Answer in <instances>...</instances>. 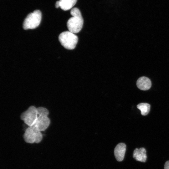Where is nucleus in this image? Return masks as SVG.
<instances>
[{
  "label": "nucleus",
  "mask_w": 169,
  "mask_h": 169,
  "mask_svg": "<svg viewBox=\"0 0 169 169\" xmlns=\"http://www.w3.org/2000/svg\"><path fill=\"white\" fill-rule=\"evenodd\" d=\"M70 13L72 17L67 21V28L69 31L74 33H77L82 28L84 23L83 18L80 11L77 8H73Z\"/></svg>",
  "instance_id": "1"
},
{
  "label": "nucleus",
  "mask_w": 169,
  "mask_h": 169,
  "mask_svg": "<svg viewBox=\"0 0 169 169\" xmlns=\"http://www.w3.org/2000/svg\"><path fill=\"white\" fill-rule=\"evenodd\" d=\"M58 38L61 44L65 49L69 50L74 49L78 42L77 36L69 31L62 32L59 35Z\"/></svg>",
  "instance_id": "2"
},
{
  "label": "nucleus",
  "mask_w": 169,
  "mask_h": 169,
  "mask_svg": "<svg viewBox=\"0 0 169 169\" xmlns=\"http://www.w3.org/2000/svg\"><path fill=\"white\" fill-rule=\"evenodd\" d=\"M41 18L42 13L39 10H36L29 13L23 21V28L28 30L36 28L40 24Z\"/></svg>",
  "instance_id": "3"
},
{
  "label": "nucleus",
  "mask_w": 169,
  "mask_h": 169,
  "mask_svg": "<svg viewBox=\"0 0 169 169\" xmlns=\"http://www.w3.org/2000/svg\"><path fill=\"white\" fill-rule=\"evenodd\" d=\"M20 119L28 126H31L35 124L38 118L37 108L31 106L20 115Z\"/></svg>",
  "instance_id": "4"
},
{
  "label": "nucleus",
  "mask_w": 169,
  "mask_h": 169,
  "mask_svg": "<svg viewBox=\"0 0 169 169\" xmlns=\"http://www.w3.org/2000/svg\"><path fill=\"white\" fill-rule=\"evenodd\" d=\"M50 123L48 116H38L35 126L40 131L45 130L49 126Z\"/></svg>",
  "instance_id": "5"
},
{
  "label": "nucleus",
  "mask_w": 169,
  "mask_h": 169,
  "mask_svg": "<svg viewBox=\"0 0 169 169\" xmlns=\"http://www.w3.org/2000/svg\"><path fill=\"white\" fill-rule=\"evenodd\" d=\"M126 146L125 144L120 143L118 144L114 150V155L116 160L122 161L124 159L126 151Z\"/></svg>",
  "instance_id": "6"
},
{
  "label": "nucleus",
  "mask_w": 169,
  "mask_h": 169,
  "mask_svg": "<svg viewBox=\"0 0 169 169\" xmlns=\"http://www.w3.org/2000/svg\"><path fill=\"white\" fill-rule=\"evenodd\" d=\"M137 87L143 90H146L150 88L151 85V80L147 77L142 76L139 78L137 81Z\"/></svg>",
  "instance_id": "7"
},
{
  "label": "nucleus",
  "mask_w": 169,
  "mask_h": 169,
  "mask_svg": "<svg viewBox=\"0 0 169 169\" xmlns=\"http://www.w3.org/2000/svg\"><path fill=\"white\" fill-rule=\"evenodd\" d=\"M133 157L136 161L145 162L147 159L146 151L143 147L139 149L136 148L134 151Z\"/></svg>",
  "instance_id": "8"
},
{
  "label": "nucleus",
  "mask_w": 169,
  "mask_h": 169,
  "mask_svg": "<svg viewBox=\"0 0 169 169\" xmlns=\"http://www.w3.org/2000/svg\"><path fill=\"white\" fill-rule=\"evenodd\" d=\"M23 138L25 141L29 143L35 142V138L34 132L31 126L26 129L23 135Z\"/></svg>",
  "instance_id": "9"
},
{
  "label": "nucleus",
  "mask_w": 169,
  "mask_h": 169,
  "mask_svg": "<svg viewBox=\"0 0 169 169\" xmlns=\"http://www.w3.org/2000/svg\"><path fill=\"white\" fill-rule=\"evenodd\" d=\"M59 7L62 10L66 11L70 9L76 3L77 0H59Z\"/></svg>",
  "instance_id": "10"
},
{
  "label": "nucleus",
  "mask_w": 169,
  "mask_h": 169,
  "mask_svg": "<svg viewBox=\"0 0 169 169\" xmlns=\"http://www.w3.org/2000/svg\"><path fill=\"white\" fill-rule=\"evenodd\" d=\"M137 108L141 111L142 115H146L149 113L150 108V105L146 103H141L137 106Z\"/></svg>",
  "instance_id": "11"
},
{
  "label": "nucleus",
  "mask_w": 169,
  "mask_h": 169,
  "mask_svg": "<svg viewBox=\"0 0 169 169\" xmlns=\"http://www.w3.org/2000/svg\"><path fill=\"white\" fill-rule=\"evenodd\" d=\"M34 132L36 143H38L40 142L42 140L43 136L41 131L39 130L34 125L31 126Z\"/></svg>",
  "instance_id": "12"
},
{
  "label": "nucleus",
  "mask_w": 169,
  "mask_h": 169,
  "mask_svg": "<svg viewBox=\"0 0 169 169\" xmlns=\"http://www.w3.org/2000/svg\"><path fill=\"white\" fill-rule=\"evenodd\" d=\"M38 116H48L49 114L48 110L44 107H38L37 108Z\"/></svg>",
  "instance_id": "13"
},
{
  "label": "nucleus",
  "mask_w": 169,
  "mask_h": 169,
  "mask_svg": "<svg viewBox=\"0 0 169 169\" xmlns=\"http://www.w3.org/2000/svg\"><path fill=\"white\" fill-rule=\"evenodd\" d=\"M164 169H169V161H166L164 165Z\"/></svg>",
  "instance_id": "14"
},
{
  "label": "nucleus",
  "mask_w": 169,
  "mask_h": 169,
  "mask_svg": "<svg viewBox=\"0 0 169 169\" xmlns=\"http://www.w3.org/2000/svg\"><path fill=\"white\" fill-rule=\"evenodd\" d=\"M55 7L57 8L59 7V1H57L55 3Z\"/></svg>",
  "instance_id": "15"
}]
</instances>
